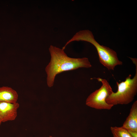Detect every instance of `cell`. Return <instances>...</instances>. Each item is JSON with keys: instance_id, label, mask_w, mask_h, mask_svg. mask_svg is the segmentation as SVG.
<instances>
[{"instance_id": "cell-1", "label": "cell", "mask_w": 137, "mask_h": 137, "mask_svg": "<svg viewBox=\"0 0 137 137\" xmlns=\"http://www.w3.org/2000/svg\"><path fill=\"white\" fill-rule=\"evenodd\" d=\"M50 61L45 68L47 75V83L50 88L54 84L56 75L63 72L79 68H89L92 65L88 58H72L68 57L63 50L53 45L49 49Z\"/></svg>"}, {"instance_id": "cell-2", "label": "cell", "mask_w": 137, "mask_h": 137, "mask_svg": "<svg viewBox=\"0 0 137 137\" xmlns=\"http://www.w3.org/2000/svg\"><path fill=\"white\" fill-rule=\"evenodd\" d=\"M75 41H85L93 44L97 50L100 62L109 70H113L116 66L123 64L122 62L118 59L116 52L109 47L100 44L89 30H80L77 32L65 46Z\"/></svg>"}, {"instance_id": "cell-3", "label": "cell", "mask_w": 137, "mask_h": 137, "mask_svg": "<svg viewBox=\"0 0 137 137\" xmlns=\"http://www.w3.org/2000/svg\"><path fill=\"white\" fill-rule=\"evenodd\" d=\"M135 66V73L134 76L131 78L129 74L125 80L120 83L116 82L117 91H113L107 97L106 101L108 104L113 106L117 105H127L131 102L137 93V60L130 58Z\"/></svg>"}, {"instance_id": "cell-4", "label": "cell", "mask_w": 137, "mask_h": 137, "mask_svg": "<svg viewBox=\"0 0 137 137\" xmlns=\"http://www.w3.org/2000/svg\"><path fill=\"white\" fill-rule=\"evenodd\" d=\"M95 78L101 82L102 85L88 96L86 100V105L97 109L110 110L113 106L107 103L106 99L113 91L112 88L106 79L99 77Z\"/></svg>"}, {"instance_id": "cell-5", "label": "cell", "mask_w": 137, "mask_h": 137, "mask_svg": "<svg viewBox=\"0 0 137 137\" xmlns=\"http://www.w3.org/2000/svg\"><path fill=\"white\" fill-rule=\"evenodd\" d=\"M19 106L17 102H0V120L2 122L14 120L17 116V110Z\"/></svg>"}, {"instance_id": "cell-6", "label": "cell", "mask_w": 137, "mask_h": 137, "mask_svg": "<svg viewBox=\"0 0 137 137\" xmlns=\"http://www.w3.org/2000/svg\"><path fill=\"white\" fill-rule=\"evenodd\" d=\"M128 131L137 132V101L133 104L129 113L121 126Z\"/></svg>"}, {"instance_id": "cell-7", "label": "cell", "mask_w": 137, "mask_h": 137, "mask_svg": "<svg viewBox=\"0 0 137 137\" xmlns=\"http://www.w3.org/2000/svg\"><path fill=\"white\" fill-rule=\"evenodd\" d=\"M18 97L17 93L12 88L7 86L0 87V102L15 103Z\"/></svg>"}, {"instance_id": "cell-8", "label": "cell", "mask_w": 137, "mask_h": 137, "mask_svg": "<svg viewBox=\"0 0 137 137\" xmlns=\"http://www.w3.org/2000/svg\"><path fill=\"white\" fill-rule=\"evenodd\" d=\"M110 129L113 137H132L127 130L122 127H111Z\"/></svg>"}, {"instance_id": "cell-9", "label": "cell", "mask_w": 137, "mask_h": 137, "mask_svg": "<svg viewBox=\"0 0 137 137\" xmlns=\"http://www.w3.org/2000/svg\"><path fill=\"white\" fill-rule=\"evenodd\" d=\"M128 131L132 137H137V132Z\"/></svg>"}, {"instance_id": "cell-10", "label": "cell", "mask_w": 137, "mask_h": 137, "mask_svg": "<svg viewBox=\"0 0 137 137\" xmlns=\"http://www.w3.org/2000/svg\"><path fill=\"white\" fill-rule=\"evenodd\" d=\"M2 123V122L0 120V126L1 125V124Z\"/></svg>"}, {"instance_id": "cell-11", "label": "cell", "mask_w": 137, "mask_h": 137, "mask_svg": "<svg viewBox=\"0 0 137 137\" xmlns=\"http://www.w3.org/2000/svg\"><path fill=\"white\" fill-rule=\"evenodd\" d=\"M49 137H52V136H50Z\"/></svg>"}]
</instances>
